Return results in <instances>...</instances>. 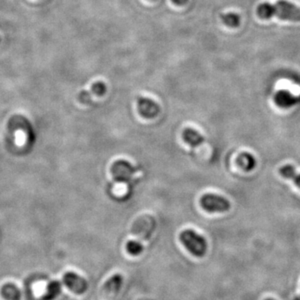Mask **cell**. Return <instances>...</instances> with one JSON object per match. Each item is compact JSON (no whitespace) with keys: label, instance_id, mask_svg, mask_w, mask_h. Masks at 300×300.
Masks as SVG:
<instances>
[{"label":"cell","instance_id":"6da1fadb","mask_svg":"<svg viewBox=\"0 0 300 300\" xmlns=\"http://www.w3.org/2000/svg\"><path fill=\"white\" fill-rule=\"evenodd\" d=\"M258 16L262 19H269L277 16L282 20L300 21V8L292 3L281 0L275 4L263 3L258 7Z\"/></svg>","mask_w":300,"mask_h":300},{"label":"cell","instance_id":"7a4b0ae2","mask_svg":"<svg viewBox=\"0 0 300 300\" xmlns=\"http://www.w3.org/2000/svg\"><path fill=\"white\" fill-rule=\"evenodd\" d=\"M181 243L195 257H203L207 251V242L203 236L192 229L183 230L179 235Z\"/></svg>","mask_w":300,"mask_h":300},{"label":"cell","instance_id":"3957f363","mask_svg":"<svg viewBox=\"0 0 300 300\" xmlns=\"http://www.w3.org/2000/svg\"><path fill=\"white\" fill-rule=\"evenodd\" d=\"M202 208L208 213H223L230 208V203L225 198L220 195L208 194L200 200Z\"/></svg>","mask_w":300,"mask_h":300},{"label":"cell","instance_id":"277c9868","mask_svg":"<svg viewBox=\"0 0 300 300\" xmlns=\"http://www.w3.org/2000/svg\"><path fill=\"white\" fill-rule=\"evenodd\" d=\"M111 172L115 180L123 183H128L129 181L132 180L133 175L136 172V169H134L128 162L120 160L113 164Z\"/></svg>","mask_w":300,"mask_h":300},{"label":"cell","instance_id":"5b68a950","mask_svg":"<svg viewBox=\"0 0 300 300\" xmlns=\"http://www.w3.org/2000/svg\"><path fill=\"white\" fill-rule=\"evenodd\" d=\"M63 282L67 288L76 295H83L88 289V283L85 278L75 272H67L63 277Z\"/></svg>","mask_w":300,"mask_h":300},{"label":"cell","instance_id":"8992f818","mask_svg":"<svg viewBox=\"0 0 300 300\" xmlns=\"http://www.w3.org/2000/svg\"><path fill=\"white\" fill-rule=\"evenodd\" d=\"M137 104L139 114L145 119H153L160 111L159 106L153 100L148 98L139 97L137 100Z\"/></svg>","mask_w":300,"mask_h":300},{"label":"cell","instance_id":"52a82bcc","mask_svg":"<svg viewBox=\"0 0 300 300\" xmlns=\"http://www.w3.org/2000/svg\"><path fill=\"white\" fill-rule=\"evenodd\" d=\"M275 102L279 108H289L297 103V99L290 92L281 90L275 95Z\"/></svg>","mask_w":300,"mask_h":300},{"label":"cell","instance_id":"ba28073f","mask_svg":"<svg viewBox=\"0 0 300 300\" xmlns=\"http://www.w3.org/2000/svg\"><path fill=\"white\" fill-rule=\"evenodd\" d=\"M107 88L103 82H97L92 85L89 91H83L81 93L80 100L83 103H88L92 99V96H103L106 93Z\"/></svg>","mask_w":300,"mask_h":300},{"label":"cell","instance_id":"9c48e42d","mask_svg":"<svg viewBox=\"0 0 300 300\" xmlns=\"http://www.w3.org/2000/svg\"><path fill=\"white\" fill-rule=\"evenodd\" d=\"M183 139L191 147H198L205 142V139L197 130L186 128L183 131Z\"/></svg>","mask_w":300,"mask_h":300},{"label":"cell","instance_id":"30bf717a","mask_svg":"<svg viewBox=\"0 0 300 300\" xmlns=\"http://www.w3.org/2000/svg\"><path fill=\"white\" fill-rule=\"evenodd\" d=\"M123 277L120 274H117L112 276L111 278H108L106 282L103 289L105 290L107 294H117L120 291L122 286Z\"/></svg>","mask_w":300,"mask_h":300},{"label":"cell","instance_id":"8fae6325","mask_svg":"<svg viewBox=\"0 0 300 300\" xmlns=\"http://www.w3.org/2000/svg\"><path fill=\"white\" fill-rule=\"evenodd\" d=\"M237 163L245 171H251L255 168L256 159L250 153H242L237 158Z\"/></svg>","mask_w":300,"mask_h":300},{"label":"cell","instance_id":"7c38bea8","mask_svg":"<svg viewBox=\"0 0 300 300\" xmlns=\"http://www.w3.org/2000/svg\"><path fill=\"white\" fill-rule=\"evenodd\" d=\"M279 174L283 178L291 179L293 182H295V184L300 189V174L296 171L295 167L290 164L281 167L279 169Z\"/></svg>","mask_w":300,"mask_h":300},{"label":"cell","instance_id":"4fadbf2b","mask_svg":"<svg viewBox=\"0 0 300 300\" xmlns=\"http://www.w3.org/2000/svg\"><path fill=\"white\" fill-rule=\"evenodd\" d=\"M61 292V283L58 281H53L48 285L47 292L43 298L44 300H53L58 297Z\"/></svg>","mask_w":300,"mask_h":300},{"label":"cell","instance_id":"5bb4252c","mask_svg":"<svg viewBox=\"0 0 300 300\" xmlns=\"http://www.w3.org/2000/svg\"><path fill=\"white\" fill-rule=\"evenodd\" d=\"M2 295L7 300H20V293L16 286L13 284H6L2 289Z\"/></svg>","mask_w":300,"mask_h":300},{"label":"cell","instance_id":"9a60e30c","mask_svg":"<svg viewBox=\"0 0 300 300\" xmlns=\"http://www.w3.org/2000/svg\"><path fill=\"white\" fill-rule=\"evenodd\" d=\"M221 19L223 22L229 27H236L239 24V17L233 13L221 14Z\"/></svg>","mask_w":300,"mask_h":300},{"label":"cell","instance_id":"2e32d148","mask_svg":"<svg viewBox=\"0 0 300 300\" xmlns=\"http://www.w3.org/2000/svg\"><path fill=\"white\" fill-rule=\"evenodd\" d=\"M126 249H127L128 253L133 256L139 255L143 251V246L139 241L128 242L126 245Z\"/></svg>","mask_w":300,"mask_h":300},{"label":"cell","instance_id":"e0dca14e","mask_svg":"<svg viewBox=\"0 0 300 300\" xmlns=\"http://www.w3.org/2000/svg\"><path fill=\"white\" fill-rule=\"evenodd\" d=\"M26 142V133L25 131L17 130L15 132V144L18 146H23Z\"/></svg>","mask_w":300,"mask_h":300},{"label":"cell","instance_id":"ac0fdd59","mask_svg":"<svg viewBox=\"0 0 300 300\" xmlns=\"http://www.w3.org/2000/svg\"><path fill=\"white\" fill-rule=\"evenodd\" d=\"M189 0H172L173 3H175L177 5H184L188 3Z\"/></svg>","mask_w":300,"mask_h":300},{"label":"cell","instance_id":"d6986e66","mask_svg":"<svg viewBox=\"0 0 300 300\" xmlns=\"http://www.w3.org/2000/svg\"><path fill=\"white\" fill-rule=\"evenodd\" d=\"M271 300V299H269V300Z\"/></svg>","mask_w":300,"mask_h":300}]
</instances>
